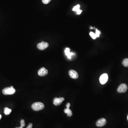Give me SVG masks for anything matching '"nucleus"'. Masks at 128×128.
Instances as JSON below:
<instances>
[{
    "instance_id": "nucleus-1",
    "label": "nucleus",
    "mask_w": 128,
    "mask_h": 128,
    "mask_svg": "<svg viewBox=\"0 0 128 128\" xmlns=\"http://www.w3.org/2000/svg\"><path fill=\"white\" fill-rule=\"evenodd\" d=\"M44 105L43 103L41 102H35L33 103L31 108L35 111H39L44 108Z\"/></svg>"
},
{
    "instance_id": "nucleus-2",
    "label": "nucleus",
    "mask_w": 128,
    "mask_h": 128,
    "mask_svg": "<svg viewBox=\"0 0 128 128\" xmlns=\"http://www.w3.org/2000/svg\"><path fill=\"white\" fill-rule=\"evenodd\" d=\"M15 91L16 90L13 86H11L4 89L2 91V93L5 95H13L15 93Z\"/></svg>"
},
{
    "instance_id": "nucleus-3",
    "label": "nucleus",
    "mask_w": 128,
    "mask_h": 128,
    "mask_svg": "<svg viewBox=\"0 0 128 128\" xmlns=\"http://www.w3.org/2000/svg\"><path fill=\"white\" fill-rule=\"evenodd\" d=\"M128 86L126 84H121L118 88L117 91L119 93H125L128 90Z\"/></svg>"
},
{
    "instance_id": "nucleus-4",
    "label": "nucleus",
    "mask_w": 128,
    "mask_h": 128,
    "mask_svg": "<svg viewBox=\"0 0 128 128\" xmlns=\"http://www.w3.org/2000/svg\"><path fill=\"white\" fill-rule=\"evenodd\" d=\"M49 44L46 42H42L38 43L37 45V47L40 50H43L49 47Z\"/></svg>"
},
{
    "instance_id": "nucleus-5",
    "label": "nucleus",
    "mask_w": 128,
    "mask_h": 128,
    "mask_svg": "<svg viewBox=\"0 0 128 128\" xmlns=\"http://www.w3.org/2000/svg\"><path fill=\"white\" fill-rule=\"evenodd\" d=\"M108 79V76L106 73H104L100 76L99 80L100 83L102 84H105Z\"/></svg>"
},
{
    "instance_id": "nucleus-6",
    "label": "nucleus",
    "mask_w": 128,
    "mask_h": 128,
    "mask_svg": "<svg viewBox=\"0 0 128 128\" xmlns=\"http://www.w3.org/2000/svg\"><path fill=\"white\" fill-rule=\"evenodd\" d=\"M64 100V99L63 98H55L53 99V103L55 106L59 105Z\"/></svg>"
},
{
    "instance_id": "nucleus-7",
    "label": "nucleus",
    "mask_w": 128,
    "mask_h": 128,
    "mask_svg": "<svg viewBox=\"0 0 128 128\" xmlns=\"http://www.w3.org/2000/svg\"><path fill=\"white\" fill-rule=\"evenodd\" d=\"M48 73V70L44 67L41 68L40 70H39L38 72V75L41 77L47 75Z\"/></svg>"
},
{
    "instance_id": "nucleus-8",
    "label": "nucleus",
    "mask_w": 128,
    "mask_h": 128,
    "mask_svg": "<svg viewBox=\"0 0 128 128\" xmlns=\"http://www.w3.org/2000/svg\"><path fill=\"white\" fill-rule=\"evenodd\" d=\"M106 123V120L105 119L102 118L99 119L96 123V125L99 127H102L104 126Z\"/></svg>"
},
{
    "instance_id": "nucleus-9",
    "label": "nucleus",
    "mask_w": 128,
    "mask_h": 128,
    "mask_svg": "<svg viewBox=\"0 0 128 128\" xmlns=\"http://www.w3.org/2000/svg\"><path fill=\"white\" fill-rule=\"evenodd\" d=\"M69 75L72 78L77 79L78 78V74L77 72L73 70H71L69 72Z\"/></svg>"
},
{
    "instance_id": "nucleus-10",
    "label": "nucleus",
    "mask_w": 128,
    "mask_h": 128,
    "mask_svg": "<svg viewBox=\"0 0 128 128\" xmlns=\"http://www.w3.org/2000/svg\"><path fill=\"white\" fill-rule=\"evenodd\" d=\"M80 5H79V4H78V5H77L76 6L74 7V8H73L72 10L73 11H76L77 13V14L79 15L82 11V10L80 9Z\"/></svg>"
},
{
    "instance_id": "nucleus-11",
    "label": "nucleus",
    "mask_w": 128,
    "mask_h": 128,
    "mask_svg": "<svg viewBox=\"0 0 128 128\" xmlns=\"http://www.w3.org/2000/svg\"><path fill=\"white\" fill-rule=\"evenodd\" d=\"M65 53H66V55L67 56V57L69 59H71V56L73 54L72 52H70V49L68 48H66L65 50Z\"/></svg>"
},
{
    "instance_id": "nucleus-12",
    "label": "nucleus",
    "mask_w": 128,
    "mask_h": 128,
    "mask_svg": "<svg viewBox=\"0 0 128 128\" xmlns=\"http://www.w3.org/2000/svg\"><path fill=\"white\" fill-rule=\"evenodd\" d=\"M64 112L65 113H67V116L68 117H70L72 115V111L69 108L65 109L64 110Z\"/></svg>"
},
{
    "instance_id": "nucleus-13",
    "label": "nucleus",
    "mask_w": 128,
    "mask_h": 128,
    "mask_svg": "<svg viewBox=\"0 0 128 128\" xmlns=\"http://www.w3.org/2000/svg\"><path fill=\"white\" fill-rule=\"evenodd\" d=\"M11 110L8 108H5L4 109V113L5 115H9L11 112Z\"/></svg>"
},
{
    "instance_id": "nucleus-14",
    "label": "nucleus",
    "mask_w": 128,
    "mask_h": 128,
    "mask_svg": "<svg viewBox=\"0 0 128 128\" xmlns=\"http://www.w3.org/2000/svg\"><path fill=\"white\" fill-rule=\"evenodd\" d=\"M122 63L124 66L128 67V59H126L123 60Z\"/></svg>"
},
{
    "instance_id": "nucleus-15",
    "label": "nucleus",
    "mask_w": 128,
    "mask_h": 128,
    "mask_svg": "<svg viewBox=\"0 0 128 128\" xmlns=\"http://www.w3.org/2000/svg\"><path fill=\"white\" fill-rule=\"evenodd\" d=\"M90 36L93 39H95L96 38H97V37H96V35L95 34H94V33L92 32H91L90 33Z\"/></svg>"
},
{
    "instance_id": "nucleus-16",
    "label": "nucleus",
    "mask_w": 128,
    "mask_h": 128,
    "mask_svg": "<svg viewBox=\"0 0 128 128\" xmlns=\"http://www.w3.org/2000/svg\"><path fill=\"white\" fill-rule=\"evenodd\" d=\"M20 123L21 126V127H23V128L25 127V121H24V119H22V120L21 121Z\"/></svg>"
},
{
    "instance_id": "nucleus-17",
    "label": "nucleus",
    "mask_w": 128,
    "mask_h": 128,
    "mask_svg": "<svg viewBox=\"0 0 128 128\" xmlns=\"http://www.w3.org/2000/svg\"><path fill=\"white\" fill-rule=\"evenodd\" d=\"M100 31L98 30L97 29H96L95 34L97 37H99L100 36Z\"/></svg>"
},
{
    "instance_id": "nucleus-18",
    "label": "nucleus",
    "mask_w": 128,
    "mask_h": 128,
    "mask_svg": "<svg viewBox=\"0 0 128 128\" xmlns=\"http://www.w3.org/2000/svg\"><path fill=\"white\" fill-rule=\"evenodd\" d=\"M51 0H42V1L44 4H47L49 3Z\"/></svg>"
},
{
    "instance_id": "nucleus-19",
    "label": "nucleus",
    "mask_w": 128,
    "mask_h": 128,
    "mask_svg": "<svg viewBox=\"0 0 128 128\" xmlns=\"http://www.w3.org/2000/svg\"><path fill=\"white\" fill-rule=\"evenodd\" d=\"M32 127H33V124L31 123H30L28 126L26 128H32Z\"/></svg>"
},
{
    "instance_id": "nucleus-20",
    "label": "nucleus",
    "mask_w": 128,
    "mask_h": 128,
    "mask_svg": "<svg viewBox=\"0 0 128 128\" xmlns=\"http://www.w3.org/2000/svg\"><path fill=\"white\" fill-rule=\"evenodd\" d=\"M70 106V103H67V104H66L67 108H69Z\"/></svg>"
},
{
    "instance_id": "nucleus-21",
    "label": "nucleus",
    "mask_w": 128,
    "mask_h": 128,
    "mask_svg": "<svg viewBox=\"0 0 128 128\" xmlns=\"http://www.w3.org/2000/svg\"><path fill=\"white\" fill-rule=\"evenodd\" d=\"M23 128V127H21V126H20V127H18V128Z\"/></svg>"
},
{
    "instance_id": "nucleus-22",
    "label": "nucleus",
    "mask_w": 128,
    "mask_h": 128,
    "mask_svg": "<svg viewBox=\"0 0 128 128\" xmlns=\"http://www.w3.org/2000/svg\"><path fill=\"white\" fill-rule=\"evenodd\" d=\"M1 115L0 114V119H1Z\"/></svg>"
},
{
    "instance_id": "nucleus-23",
    "label": "nucleus",
    "mask_w": 128,
    "mask_h": 128,
    "mask_svg": "<svg viewBox=\"0 0 128 128\" xmlns=\"http://www.w3.org/2000/svg\"><path fill=\"white\" fill-rule=\"evenodd\" d=\"M90 29H93L92 27H90Z\"/></svg>"
},
{
    "instance_id": "nucleus-24",
    "label": "nucleus",
    "mask_w": 128,
    "mask_h": 128,
    "mask_svg": "<svg viewBox=\"0 0 128 128\" xmlns=\"http://www.w3.org/2000/svg\"></svg>"
}]
</instances>
